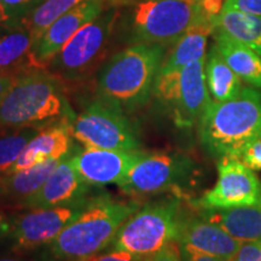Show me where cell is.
Here are the masks:
<instances>
[{
    "instance_id": "4",
    "label": "cell",
    "mask_w": 261,
    "mask_h": 261,
    "mask_svg": "<svg viewBox=\"0 0 261 261\" xmlns=\"http://www.w3.org/2000/svg\"><path fill=\"white\" fill-rule=\"evenodd\" d=\"M205 151L215 159L238 158L261 137V91L243 87L232 99L208 104L197 122Z\"/></svg>"
},
{
    "instance_id": "13",
    "label": "cell",
    "mask_w": 261,
    "mask_h": 261,
    "mask_svg": "<svg viewBox=\"0 0 261 261\" xmlns=\"http://www.w3.org/2000/svg\"><path fill=\"white\" fill-rule=\"evenodd\" d=\"M108 8L112 6L102 0H89L55 19L44 33L33 41L29 54L31 67L33 69H46L75 33L97 18Z\"/></svg>"
},
{
    "instance_id": "21",
    "label": "cell",
    "mask_w": 261,
    "mask_h": 261,
    "mask_svg": "<svg viewBox=\"0 0 261 261\" xmlns=\"http://www.w3.org/2000/svg\"><path fill=\"white\" fill-rule=\"evenodd\" d=\"M217 19H205L195 24L173 44L171 52L165 56L159 73L181 70L185 65L205 57L208 38L213 35Z\"/></svg>"
},
{
    "instance_id": "7",
    "label": "cell",
    "mask_w": 261,
    "mask_h": 261,
    "mask_svg": "<svg viewBox=\"0 0 261 261\" xmlns=\"http://www.w3.org/2000/svg\"><path fill=\"white\" fill-rule=\"evenodd\" d=\"M205 57L181 70L159 73L152 93L166 108L179 128H191L211 103L204 73Z\"/></svg>"
},
{
    "instance_id": "37",
    "label": "cell",
    "mask_w": 261,
    "mask_h": 261,
    "mask_svg": "<svg viewBox=\"0 0 261 261\" xmlns=\"http://www.w3.org/2000/svg\"><path fill=\"white\" fill-rule=\"evenodd\" d=\"M0 22H3V23H4V15H3L2 9H0Z\"/></svg>"
},
{
    "instance_id": "29",
    "label": "cell",
    "mask_w": 261,
    "mask_h": 261,
    "mask_svg": "<svg viewBox=\"0 0 261 261\" xmlns=\"http://www.w3.org/2000/svg\"><path fill=\"white\" fill-rule=\"evenodd\" d=\"M145 257L135 255L123 250H115L110 249L109 252H100L98 254H94L92 256L85 257L79 261H144Z\"/></svg>"
},
{
    "instance_id": "2",
    "label": "cell",
    "mask_w": 261,
    "mask_h": 261,
    "mask_svg": "<svg viewBox=\"0 0 261 261\" xmlns=\"http://www.w3.org/2000/svg\"><path fill=\"white\" fill-rule=\"evenodd\" d=\"M166 56V46L137 42L107 61L97 79L98 98L130 114L145 106Z\"/></svg>"
},
{
    "instance_id": "19",
    "label": "cell",
    "mask_w": 261,
    "mask_h": 261,
    "mask_svg": "<svg viewBox=\"0 0 261 261\" xmlns=\"http://www.w3.org/2000/svg\"><path fill=\"white\" fill-rule=\"evenodd\" d=\"M198 217L226 231L240 242H261V205L198 211Z\"/></svg>"
},
{
    "instance_id": "16",
    "label": "cell",
    "mask_w": 261,
    "mask_h": 261,
    "mask_svg": "<svg viewBox=\"0 0 261 261\" xmlns=\"http://www.w3.org/2000/svg\"><path fill=\"white\" fill-rule=\"evenodd\" d=\"M177 242L181 248L207 254L221 261H231L242 242L220 226L201 217H182Z\"/></svg>"
},
{
    "instance_id": "9",
    "label": "cell",
    "mask_w": 261,
    "mask_h": 261,
    "mask_svg": "<svg viewBox=\"0 0 261 261\" xmlns=\"http://www.w3.org/2000/svg\"><path fill=\"white\" fill-rule=\"evenodd\" d=\"M74 139L85 148L139 150L135 127L121 109L98 99L91 102L73 121Z\"/></svg>"
},
{
    "instance_id": "30",
    "label": "cell",
    "mask_w": 261,
    "mask_h": 261,
    "mask_svg": "<svg viewBox=\"0 0 261 261\" xmlns=\"http://www.w3.org/2000/svg\"><path fill=\"white\" fill-rule=\"evenodd\" d=\"M144 261H182L180 244L177 241L169 243L159 252L146 256Z\"/></svg>"
},
{
    "instance_id": "31",
    "label": "cell",
    "mask_w": 261,
    "mask_h": 261,
    "mask_svg": "<svg viewBox=\"0 0 261 261\" xmlns=\"http://www.w3.org/2000/svg\"><path fill=\"white\" fill-rule=\"evenodd\" d=\"M223 8L238 10L261 17V0H225Z\"/></svg>"
},
{
    "instance_id": "33",
    "label": "cell",
    "mask_w": 261,
    "mask_h": 261,
    "mask_svg": "<svg viewBox=\"0 0 261 261\" xmlns=\"http://www.w3.org/2000/svg\"><path fill=\"white\" fill-rule=\"evenodd\" d=\"M181 257L182 261H221L220 259H217L214 256L195 252V250L185 249V248H181Z\"/></svg>"
},
{
    "instance_id": "36",
    "label": "cell",
    "mask_w": 261,
    "mask_h": 261,
    "mask_svg": "<svg viewBox=\"0 0 261 261\" xmlns=\"http://www.w3.org/2000/svg\"><path fill=\"white\" fill-rule=\"evenodd\" d=\"M0 261H28L23 259V257H18V256H3L0 257Z\"/></svg>"
},
{
    "instance_id": "25",
    "label": "cell",
    "mask_w": 261,
    "mask_h": 261,
    "mask_svg": "<svg viewBox=\"0 0 261 261\" xmlns=\"http://www.w3.org/2000/svg\"><path fill=\"white\" fill-rule=\"evenodd\" d=\"M85 2H89V0H45L23 23L31 31L33 41L39 35H41L55 19H57L64 12L69 11L70 9ZM102 2L108 3L110 6H115V8L120 6L121 8V6L130 4L135 0H102Z\"/></svg>"
},
{
    "instance_id": "23",
    "label": "cell",
    "mask_w": 261,
    "mask_h": 261,
    "mask_svg": "<svg viewBox=\"0 0 261 261\" xmlns=\"http://www.w3.org/2000/svg\"><path fill=\"white\" fill-rule=\"evenodd\" d=\"M204 73L208 92L213 102L232 99L243 89L242 80L228 67L214 44L205 55Z\"/></svg>"
},
{
    "instance_id": "28",
    "label": "cell",
    "mask_w": 261,
    "mask_h": 261,
    "mask_svg": "<svg viewBox=\"0 0 261 261\" xmlns=\"http://www.w3.org/2000/svg\"><path fill=\"white\" fill-rule=\"evenodd\" d=\"M238 159L253 171H261V137L249 143Z\"/></svg>"
},
{
    "instance_id": "35",
    "label": "cell",
    "mask_w": 261,
    "mask_h": 261,
    "mask_svg": "<svg viewBox=\"0 0 261 261\" xmlns=\"http://www.w3.org/2000/svg\"><path fill=\"white\" fill-rule=\"evenodd\" d=\"M10 231V218L0 212V238H5Z\"/></svg>"
},
{
    "instance_id": "3",
    "label": "cell",
    "mask_w": 261,
    "mask_h": 261,
    "mask_svg": "<svg viewBox=\"0 0 261 261\" xmlns=\"http://www.w3.org/2000/svg\"><path fill=\"white\" fill-rule=\"evenodd\" d=\"M63 119H75V114L62 81L47 69H29L18 74L0 102V129H42Z\"/></svg>"
},
{
    "instance_id": "6",
    "label": "cell",
    "mask_w": 261,
    "mask_h": 261,
    "mask_svg": "<svg viewBox=\"0 0 261 261\" xmlns=\"http://www.w3.org/2000/svg\"><path fill=\"white\" fill-rule=\"evenodd\" d=\"M181 214L178 198L151 202L127 219L110 248L146 257L178 240Z\"/></svg>"
},
{
    "instance_id": "26",
    "label": "cell",
    "mask_w": 261,
    "mask_h": 261,
    "mask_svg": "<svg viewBox=\"0 0 261 261\" xmlns=\"http://www.w3.org/2000/svg\"><path fill=\"white\" fill-rule=\"evenodd\" d=\"M39 130L34 127L0 129V177L11 171L25 146Z\"/></svg>"
},
{
    "instance_id": "27",
    "label": "cell",
    "mask_w": 261,
    "mask_h": 261,
    "mask_svg": "<svg viewBox=\"0 0 261 261\" xmlns=\"http://www.w3.org/2000/svg\"><path fill=\"white\" fill-rule=\"evenodd\" d=\"M45 0H0L4 23L9 27L22 25Z\"/></svg>"
},
{
    "instance_id": "12",
    "label": "cell",
    "mask_w": 261,
    "mask_h": 261,
    "mask_svg": "<svg viewBox=\"0 0 261 261\" xmlns=\"http://www.w3.org/2000/svg\"><path fill=\"white\" fill-rule=\"evenodd\" d=\"M217 167V182L192 201V207L204 211L261 205V181L253 169L233 156L219 159Z\"/></svg>"
},
{
    "instance_id": "11",
    "label": "cell",
    "mask_w": 261,
    "mask_h": 261,
    "mask_svg": "<svg viewBox=\"0 0 261 261\" xmlns=\"http://www.w3.org/2000/svg\"><path fill=\"white\" fill-rule=\"evenodd\" d=\"M194 162L175 152H143L117 187L136 196L155 195L180 188L194 173Z\"/></svg>"
},
{
    "instance_id": "5",
    "label": "cell",
    "mask_w": 261,
    "mask_h": 261,
    "mask_svg": "<svg viewBox=\"0 0 261 261\" xmlns=\"http://www.w3.org/2000/svg\"><path fill=\"white\" fill-rule=\"evenodd\" d=\"M117 21L122 23L127 41L171 46L195 24L217 19L205 9L203 0H135Z\"/></svg>"
},
{
    "instance_id": "34",
    "label": "cell",
    "mask_w": 261,
    "mask_h": 261,
    "mask_svg": "<svg viewBox=\"0 0 261 261\" xmlns=\"http://www.w3.org/2000/svg\"><path fill=\"white\" fill-rule=\"evenodd\" d=\"M16 77H17V75L15 74H0V102L5 97V94L9 92V90L11 89Z\"/></svg>"
},
{
    "instance_id": "10",
    "label": "cell",
    "mask_w": 261,
    "mask_h": 261,
    "mask_svg": "<svg viewBox=\"0 0 261 261\" xmlns=\"http://www.w3.org/2000/svg\"><path fill=\"white\" fill-rule=\"evenodd\" d=\"M91 198L87 196L69 204L24 211L10 218V231L6 237L11 241V249L27 253L46 247L89 205Z\"/></svg>"
},
{
    "instance_id": "24",
    "label": "cell",
    "mask_w": 261,
    "mask_h": 261,
    "mask_svg": "<svg viewBox=\"0 0 261 261\" xmlns=\"http://www.w3.org/2000/svg\"><path fill=\"white\" fill-rule=\"evenodd\" d=\"M217 28L261 56V17L238 10L223 8L215 21Z\"/></svg>"
},
{
    "instance_id": "18",
    "label": "cell",
    "mask_w": 261,
    "mask_h": 261,
    "mask_svg": "<svg viewBox=\"0 0 261 261\" xmlns=\"http://www.w3.org/2000/svg\"><path fill=\"white\" fill-rule=\"evenodd\" d=\"M62 160V159H61ZM61 160H52L34 167L8 173L0 177V202L19 210L31 196L46 181Z\"/></svg>"
},
{
    "instance_id": "1",
    "label": "cell",
    "mask_w": 261,
    "mask_h": 261,
    "mask_svg": "<svg viewBox=\"0 0 261 261\" xmlns=\"http://www.w3.org/2000/svg\"><path fill=\"white\" fill-rule=\"evenodd\" d=\"M140 208L137 201L114 200L109 196L91 198L81 213L50 244L41 248L40 261H79L112 246L120 227Z\"/></svg>"
},
{
    "instance_id": "32",
    "label": "cell",
    "mask_w": 261,
    "mask_h": 261,
    "mask_svg": "<svg viewBox=\"0 0 261 261\" xmlns=\"http://www.w3.org/2000/svg\"><path fill=\"white\" fill-rule=\"evenodd\" d=\"M231 261H261V242H244Z\"/></svg>"
},
{
    "instance_id": "22",
    "label": "cell",
    "mask_w": 261,
    "mask_h": 261,
    "mask_svg": "<svg viewBox=\"0 0 261 261\" xmlns=\"http://www.w3.org/2000/svg\"><path fill=\"white\" fill-rule=\"evenodd\" d=\"M32 44V33L24 24L9 27L0 35V74L18 75L33 69L29 61Z\"/></svg>"
},
{
    "instance_id": "14",
    "label": "cell",
    "mask_w": 261,
    "mask_h": 261,
    "mask_svg": "<svg viewBox=\"0 0 261 261\" xmlns=\"http://www.w3.org/2000/svg\"><path fill=\"white\" fill-rule=\"evenodd\" d=\"M140 150H107L86 148L75 150L70 159L80 177L90 187L119 185L138 161Z\"/></svg>"
},
{
    "instance_id": "20",
    "label": "cell",
    "mask_w": 261,
    "mask_h": 261,
    "mask_svg": "<svg viewBox=\"0 0 261 261\" xmlns=\"http://www.w3.org/2000/svg\"><path fill=\"white\" fill-rule=\"evenodd\" d=\"M213 38L214 45L237 76L249 86L261 89V56L217 27Z\"/></svg>"
},
{
    "instance_id": "15",
    "label": "cell",
    "mask_w": 261,
    "mask_h": 261,
    "mask_svg": "<svg viewBox=\"0 0 261 261\" xmlns=\"http://www.w3.org/2000/svg\"><path fill=\"white\" fill-rule=\"evenodd\" d=\"M71 155V154H70ZM70 155L62 159L41 188L31 196L19 210L31 211L73 203L87 197L91 187L75 169Z\"/></svg>"
},
{
    "instance_id": "8",
    "label": "cell",
    "mask_w": 261,
    "mask_h": 261,
    "mask_svg": "<svg viewBox=\"0 0 261 261\" xmlns=\"http://www.w3.org/2000/svg\"><path fill=\"white\" fill-rule=\"evenodd\" d=\"M117 16L119 10L112 6L85 24L58 52L46 69L60 80L83 79L103 58L117 23Z\"/></svg>"
},
{
    "instance_id": "17",
    "label": "cell",
    "mask_w": 261,
    "mask_h": 261,
    "mask_svg": "<svg viewBox=\"0 0 261 261\" xmlns=\"http://www.w3.org/2000/svg\"><path fill=\"white\" fill-rule=\"evenodd\" d=\"M73 121L74 119H63L39 130L9 173L69 156L74 151Z\"/></svg>"
}]
</instances>
